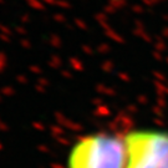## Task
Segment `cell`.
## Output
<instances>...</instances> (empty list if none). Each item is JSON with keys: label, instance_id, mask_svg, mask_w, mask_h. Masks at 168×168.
Returning <instances> with one entry per match:
<instances>
[{"label": "cell", "instance_id": "1", "mask_svg": "<svg viewBox=\"0 0 168 168\" xmlns=\"http://www.w3.org/2000/svg\"><path fill=\"white\" fill-rule=\"evenodd\" d=\"M125 138L109 133L83 136L67 155V168H126Z\"/></svg>", "mask_w": 168, "mask_h": 168}, {"label": "cell", "instance_id": "2", "mask_svg": "<svg viewBox=\"0 0 168 168\" xmlns=\"http://www.w3.org/2000/svg\"><path fill=\"white\" fill-rule=\"evenodd\" d=\"M126 168H168V132L132 131L125 137Z\"/></svg>", "mask_w": 168, "mask_h": 168}]
</instances>
